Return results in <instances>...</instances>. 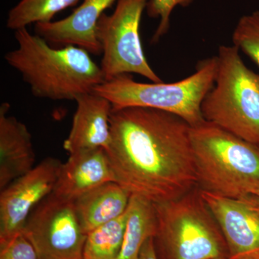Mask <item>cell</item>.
Segmentation results:
<instances>
[{
    "mask_svg": "<svg viewBox=\"0 0 259 259\" xmlns=\"http://www.w3.org/2000/svg\"><path fill=\"white\" fill-rule=\"evenodd\" d=\"M105 150L116 182L153 203L179 198L197 187L191 126L148 107L113 109Z\"/></svg>",
    "mask_w": 259,
    "mask_h": 259,
    "instance_id": "6da1fadb",
    "label": "cell"
},
{
    "mask_svg": "<svg viewBox=\"0 0 259 259\" xmlns=\"http://www.w3.org/2000/svg\"><path fill=\"white\" fill-rule=\"evenodd\" d=\"M15 37L18 47L5 54V60L37 98L75 101L105 81L100 66L81 48L55 49L27 28L15 30Z\"/></svg>",
    "mask_w": 259,
    "mask_h": 259,
    "instance_id": "7a4b0ae2",
    "label": "cell"
},
{
    "mask_svg": "<svg viewBox=\"0 0 259 259\" xmlns=\"http://www.w3.org/2000/svg\"><path fill=\"white\" fill-rule=\"evenodd\" d=\"M190 137L202 190L241 199L259 190V146L204 120L191 126Z\"/></svg>",
    "mask_w": 259,
    "mask_h": 259,
    "instance_id": "3957f363",
    "label": "cell"
},
{
    "mask_svg": "<svg viewBox=\"0 0 259 259\" xmlns=\"http://www.w3.org/2000/svg\"><path fill=\"white\" fill-rule=\"evenodd\" d=\"M216 57L215 81L202 104L204 120L259 146V74L236 46H221Z\"/></svg>",
    "mask_w": 259,
    "mask_h": 259,
    "instance_id": "277c9868",
    "label": "cell"
},
{
    "mask_svg": "<svg viewBox=\"0 0 259 259\" xmlns=\"http://www.w3.org/2000/svg\"><path fill=\"white\" fill-rule=\"evenodd\" d=\"M217 67V57L213 56L201 61L193 74L177 82H138L131 74H123L104 81L93 92L107 99L113 109H156L179 116L194 126L204 121L202 104L214 86Z\"/></svg>",
    "mask_w": 259,
    "mask_h": 259,
    "instance_id": "5b68a950",
    "label": "cell"
},
{
    "mask_svg": "<svg viewBox=\"0 0 259 259\" xmlns=\"http://www.w3.org/2000/svg\"><path fill=\"white\" fill-rule=\"evenodd\" d=\"M154 204L156 237L170 259H226V240L198 186L179 198Z\"/></svg>",
    "mask_w": 259,
    "mask_h": 259,
    "instance_id": "8992f818",
    "label": "cell"
},
{
    "mask_svg": "<svg viewBox=\"0 0 259 259\" xmlns=\"http://www.w3.org/2000/svg\"><path fill=\"white\" fill-rule=\"evenodd\" d=\"M148 0H117L110 15L104 13L97 26L101 46L105 81L136 74L154 83L163 82L148 64L140 37V23Z\"/></svg>",
    "mask_w": 259,
    "mask_h": 259,
    "instance_id": "52a82bcc",
    "label": "cell"
},
{
    "mask_svg": "<svg viewBox=\"0 0 259 259\" xmlns=\"http://www.w3.org/2000/svg\"><path fill=\"white\" fill-rule=\"evenodd\" d=\"M38 259H83L87 235L74 202L49 194L32 211L23 231Z\"/></svg>",
    "mask_w": 259,
    "mask_h": 259,
    "instance_id": "ba28073f",
    "label": "cell"
},
{
    "mask_svg": "<svg viewBox=\"0 0 259 259\" xmlns=\"http://www.w3.org/2000/svg\"><path fill=\"white\" fill-rule=\"evenodd\" d=\"M61 164L56 158H45L1 190L0 245L23 234L32 211L52 193Z\"/></svg>",
    "mask_w": 259,
    "mask_h": 259,
    "instance_id": "9c48e42d",
    "label": "cell"
},
{
    "mask_svg": "<svg viewBox=\"0 0 259 259\" xmlns=\"http://www.w3.org/2000/svg\"><path fill=\"white\" fill-rule=\"evenodd\" d=\"M201 194L222 231L229 258L259 259V205L254 197L228 198L202 190Z\"/></svg>",
    "mask_w": 259,
    "mask_h": 259,
    "instance_id": "30bf717a",
    "label": "cell"
},
{
    "mask_svg": "<svg viewBox=\"0 0 259 259\" xmlns=\"http://www.w3.org/2000/svg\"><path fill=\"white\" fill-rule=\"evenodd\" d=\"M117 0H83L69 16L35 24V33L54 45L74 46L90 54H102L97 26L102 15Z\"/></svg>",
    "mask_w": 259,
    "mask_h": 259,
    "instance_id": "8fae6325",
    "label": "cell"
},
{
    "mask_svg": "<svg viewBox=\"0 0 259 259\" xmlns=\"http://www.w3.org/2000/svg\"><path fill=\"white\" fill-rule=\"evenodd\" d=\"M76 110L64 148L69 154L84 150H106L111 141L112 105L97 94H83L75 100Z\"/></svg>",
    "mask_w": 259,
    "mask_h": 259,
    "instance_id": "7c38bea8",
    "label": "cell"
},
{
    "mask_svg": "<svg viewBox=\"0 0 259 259\" xmlns=\"http://www.w3.org/2000/svg\"><path fill=\"white\" fill-rule=\"evenodd\" d=\"M115 182L111 165L103 148L69 154L61 164L52 194L74 202L83 194L107 182Z\"/></svg>",
    "mask_w": 259,
    "mask_h": 259,
    "instance_id": "4fadbf2b",
    "label": "cell"
},
{
    "mask_svg": "<svg viewBox=\"0 0 259 259\" xmlns=\"http://www.w3.org/2000/svg\"><path fill=\"white\" fill-rule=\"evenodd\" d=\"M10 105L0 106V190L34 168L35 153L27 126L9 115Z\"/></svg>",
    "mask_w": 259,
    "mask_h": 259,
    "instance_id": "5bb4252c",
    "label": "cell"
},
{
    "mask_svg": "<svg viewBox=\"0 0 259 259\" xmlns=\"http://www.w3.org/2000/svg\"><path fill=\"white\" fill-rule=\"evenodd\" d=\"M132 194L115 182L89 191L74 201L79 222L86 234L123 214Z\"/></svg>",
    "mask_w": 259,
    "mask_h": 259,
    "instance_id": "9a60e30c",
    "label": "cell"
},
{
    "mask_svg": "<svg viewBox=\"0 0 259 259\" xmlns=\"http://www.w3.org/2000/svg\"><path fill=\"white\" fill-rule=\"evenodd\" d=\"M123 241L116 259H139L143 245L157 233V216L153 202L132 194L130 199Z\"/></svg>",
    "mask_w": 259,
    "mask_h": 259,
    "instance_id": "2e32d148",
    "label": "cell"
},
{
    "mask_svg": "<svg viewBox=\"0 0 259 259\" xmlns=\"http://www.w3.org/2000/svg\"><path fill=\"white\" fill-rule=\"evenodd\" d=\"M127 211L113 221L95 228L87 235L83 259H116L120 253Z\"/></svg>",
    "mask_w": 259,
    "mask_h": 259,
    "instance_id": "e0dca14e",
    "label": "cell"
},
{
    "mask_svg": "<svg viewBox=\"0 0 259 259\" xmlns=\"http://www.w3.org/2000/svg\"><path fill=\"white\" fill-rule=\"evenodd\" d=\"M79 0H20L10 9L7 27L12 30L27 28L31 24L51 21L63 10L73 6Z\"/></svg>",
    "mask_w": 259,
    "mask_h": 259,
    "instance_id": "ac0fdd59",
    "label": "cell"
},
{
    "mask_svg": "<svg viewBox=\"0 0 259 259\" xmlns=\"http://www.w3.org/2000/svg\"><path fill=\"white\" fill-rule=\"evenodd\" d=\"M233 45L259 67V11L240 18L232 35Z\"/></svg>",
    "mask_w": 259,
    "mask_h": 259,
    "instance_id": "d6986e66",
    "label": "cell"
},
{
    "mask_svg": "<svg viewBox=\"0 0 259 259\" xmlns=\"http://www.w3.org/2000/svg\"><path fill=\"white\" fill-rule=\"evenodd\" d=\"M194 0H148L146 10L150 18H159L157 29L153 35L152 41L157 42L166 35L170 27V17L177 6L187 7Z\"/></svg>",
    "mask_w": 259,
    "mask_h": 259,
    "instance_id": "ffe728a7",
    "label": "cell"
},
{
    "mask_svg": "<svg viewBox=\"0 0 259 259\" xmlns=\"http://www.w3.org/2000/svg\"><path fill=\"white\" fill-rule=\"evenodd\" d=\"M0 259H38L36 251L23 234L0 245Z\"/></svg>",
    "mask_w": 259,
    "mask_h": 259,
    "instance_id": "44dd1931",
    "label": "cell"
},
{
    "mask_svg": "<svg viewBox=\"0 0 259 259\" xmlns=\"http://www.w3.org/2000/svg\"><path fill=\"white\" fill-rule=\"evenodd\" d=\"M154 237L148 238L143 245L139 259H158L154 245Z\"/></svg>",
    "mask_w": 259,
    "mask_h": 259,
    "instance_id": "7402d4cb",
    "label": "cell"
},
{
    "mask_svg": "<svg viewBox=\"0 0 259 259\" xmlns=\"http://www.w3.org/2000/svg\"><path fill=\"white\" fill-rule=\"evenodd\" d=\"M253 197H254L255 201H256L257 203H258L259 205V190L253 194Z\"/></svg>",
    "mask_w": 259,
    "mask_h": 259,
    "instance_id": "603a6c76",
    "label": "cell"
},
{
    "mask_svg": "<svg viewBox=\"0 0 259 259\" xmlns=\"http://www.w3.org/2000/svg\"><path fill=\"white\" fill-rule=\"evenodd\" d=\"M227 259H231V258H227Z\"/></svg>",
    "mask_w": 259,
    "mask_h": 259,
    "instance_id": "cb8c5ba5",
    "label": "cell"
}]
</instances>
